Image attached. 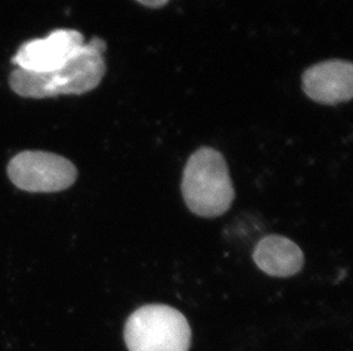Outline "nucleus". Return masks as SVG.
<instances>
[{"mask_svg": "<svg viewBox=\"0 0 353 351\" xmlns=\"http://www.w3.org/2000/svg\"><path fill=\"white\" fill-rule=\"evenodd\" d=\"M181 191L194 215L216 218L230 209L234 189L228 163L217 149L203 146L188 159Z\"/></svg>", "mask_w": 353, "mask_h": 351, "instance_id": "obj_2", "label": "nucleus"}, {"mask_svg": "<svg viewBox=\"0 0 353 351\" xmlns=\"http://www.w3.org/2000/svg\"><path fill=\"white\" fill-rule=\"evenodd\" d=\"M7 173L26 192H61L74 185L77 168L63 156L43 151H24L10 160Z\"/></svg>", "mask_w": 353, "mask_h": 351, "instance_id": "obj_4", "label": "nucleus"}, {"mask_svg": "<svg viewBox=\"0 0 353 351\" xmlns=\"http://www.w3.org/2000/svg\"><path fill=\"white\" fill-rule=\"evenodd\" d=\"M253 260L267 275L290 277L300 273L304 255L296 243L281 235H268L254 248Z\"/></svg>", "mask_w": 353, "mask_h": 351, "instance_id": "obj_7", "label": "nucleus"}, {"mask_svg": "<svg viewBox=\"0 0 353 351\" xmlns=\"http://www.w3.org/2000/svg\"><path fill=\"white\" fill-rule=\"evenodd\" d=\"M137 1L143 3L144 6L151 7V8H158V7L166 5L168 0H137Z\"/></svg>", "mask_w": 353, "mask_h": 351, "instance_id": "obj_8", "label": "nucleus"}, {"mask_svg": "<svg viewBox=\"0 0 353 351\" xmlns=\"http://www.w3.org/2000/svg\"><path fill=\"white\" fill-rule=\"evenodd\" d=\"M105 47L103 40L94 38L63 67L50 72L34 73L15 69L10 74V87L17 95L29 98L88 93L99 86L105 73Z\"/></svg>", "mask_w": 353, "mask_h": 351, "instance_id": "obj_1", "label": "nucleus"}, {"mask_svg": "<svg viewBox=\"0 0 353 351\" xmlns=\"http://www.w3.org/2000/svg\"><path fill=\"white\" fill-rule=\"evenodd\" d=\"M83 34L70 29L55 30L48 36L30 40L19 48L13 62L19 70L46 73L67 64L83 45Z\"/></svg>", "mask_w": 353, "mask_h": 351, "instance_id": "obj_5", "label": "nucleus"}, {"mask_svg": "<svg viewBox=\"0 0 353 351\" xmlns=\"http://www.w3.org/2000/svg\"><path fill=\"white\" fill-rule=\"evenodd\" d=\"M123 337L130 351H188L191 328L177 309L147 305L128 317Z\"/></svg>", "mask_w": 353, "mask_h": 351, "instance_id": "obj_3", "label": "nucleus"}, {"mask_svg": "<svg viewBox=\"0 0 353 351\" xmlns=\"http://www.w3.org/2000/svg\"><path fill=\"white\" fill-rule=\"evenodd\" d=\"M304 93L320 104L335 105L347 102L353 95V67L342 60L325 61L304 72Z\"/></svg>", "mask_w": 353, "mask_h": 351, "instance_id": "obj_6", "label": "nucleus"}]
</instances>
